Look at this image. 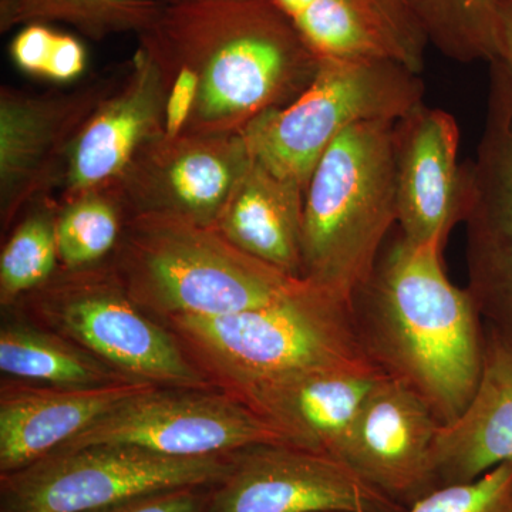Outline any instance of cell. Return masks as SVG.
<instances>
[{
	"mask_svg": "<svg viewBox=\"0 0 512 512\" xmlns=\"http://www.w3.org/2000/svg\"><path fill=\"white\" fill-rule=\"evenodd\" d=\"M353 322L370 362L409 387L443 424L476 392L485 323L467 288L447 278L443 248L397 235L353 295Z\"/></svg>",
	"mask_w": 512,
	"mask_h": 512,
	"instance_id": "obj_1",
	"label": "cell"
},
{
	"mask_svg": "<svg viewBox=\"0 0 512 512\" xmlns=\"http://www.w3.org/2000/svg\"><path fill=\"white\" fill-rule=\"evenodd\" d=\"M138 43L161 70L185 69L197 77L184 133H242L292 103L320 63L274 0L168 3Z\"/></svg>",
	"mask_w": 512,
	"mask_h": 512,
	"instance_id": "obj_2",
	"label": "cell"
},
{
	"mask_svg": "<svg viewBox=\"0 0 512 512\" xmlns=\"http://www.w3.org/2000/svg\"><path fill=\"white\" fill-rule=\"evenodd\" d=\"M396 121H369L336 138L303 204V279L352 303L397 225Z\"/></svg>",
	"mask_w": 512,
	"mask_h": 512,
	"instance_id": "obj_3",
	"label": "cell"
},
{
	"mask_svg": "<svg viewBox=\"0 0 512 512\" xmlns=\"http://www.w3.org/2000/svg\"><path fill=\"white\" fill-rule=\"evenodd\" d=\"M113 272L137 305L171 316H221L285 299L306 284L235 247L215 227L128 215Z\"/></svg>",
	"mask_w": 512,
	"mask_h": 512,
	"instance_id": "obj_4",
	"label": "cell"
},
{
	"mask_svg": "<svg viewBox=\"0 0 512 512\" xmlns=\"http://www.w3.org/2000/svg\"><path fill=\"white\" fill-rule=\"evenodd\" d=\"M171 320L224 376L234 399L309 370L372 363L360 345L352 303L308 281L261 308Z\"/></svg>",
	"mask_w": 512,
	"mask_h": 512,
	"instance_id": "obj_5",
	"label": "cell"
},
{
	"mask_svg": "<svg viewBox=\"0 0 512 512\" xmlns=\"http://www.w3.org/2000/svg\"><path fill=\"white\" fill-rule=\"evenodd\" d=\"M419 73L393 60L320 59L312 83L292 103L244 131L249 153L306 191L330 144L369 121H397L423 103Z\"/></svg>",
	"mask_w": 512,
	"mask_h": 512,
	"instance_id": "obj_6",
	"label": "cell"
},
{
	"mask_svg": "<svg viewBox=\"0 0 512 512\" xmlns=\"http://www.w3.org/2000/svg\"><path fill=\"white\" fill-rule=\"evenodd\" d=\"M232 456L170 457L119 444L57 451L0 476V512H87L157 491L217 485Z\"/></svg>",
	"mask_w": 512,
	"mask_h": 512,
	"instance_id": "obj_7",
	"label": "cell"
},
{
	"mask_svg": "<svg viewBox=\"0 0 512 512\" xmlns=\"http://www.w3.org/2000/svg\"><path fill=\"white\" fill-rule=\"evenodd\" d=\"M39 293V311L80 348L127 379L207 389L208 379L185 359L173 338L137 308L119 278L93 266L66 269Z\"/></svg>",
	"mask_w": 512,
	"mask_h": 512,
	"instance_id": "obj_8",
	"label": "cell"
},
{
	"mask_svg": "<svg viewBox=\"0 0 512 512\" xmlns=\"http://www.w3.org/2000/svg\"><path fill=\"white\" fill-rule=\"evenodd\" d=\"M467 289L487 328L512 345V72L490 63L483 131L464 164Z\"/></svg>",
	"mask_w": 512,
	"mask_h": 512,
	"instance_id": "obj_9",
	"label": "cell"
},
{
	"mask_svg": "<svg viewBox=\"0 0 512 512\" xmlns=\"http://www.w3.org/2000/svg\"><path fill=\"white\" fill-rule=\"evenodd\" d=\"M101 444L197 458L292 443L284 431L229 394L222 397L198 390L174 392L156 387L120 404L53 453Z\"/></svg>",
	"mask_w": 512,
	"mask_h": 512,
	"instance_id": "obj_10",
	"label": "cell"
},
{
	"mask_svg": "<svg viewBox=\"0 0 512 512\" xmlns=\"http://www.w3.org/2000/svg\"><path fill=\"white\" fill-rule=\"evenodd\" d=\"M342 458L292 444L245 448L212 487L208 512H400Z\"/></svg>",
	"mask_w": 512,
	"mask_h": 512,
	"instance_id": "obj_11",
	"label": "cell"
},
{
	"mask_svg": "<svg viewBox=\"0 0 512 512\" xmlns=\"http://www.w3.org/2000/svg\"><path fill=\"white\" fill-rule=\"evenodd\" d=\"M117 77L73 90H0V218L10 227L22 212L52 197L67 153Z\"/></svg>",
	"mask_w": 512,
	"mask_h": 512,
	"instance_id": "obj_12",
	"label": "cell"
},
{
	"mask_svg": "<svg viewBox=\"0 0 512 512\" xmlns=\"http://www.w3.org/2000/svg\"><path fill=\"white\" fill-rule=\"evenodd\" d=\"M252 157L242 133H181L141 148L116 192L126 217L164 214L215 227Z\"/></svg>",
	"mask_w": 512,
	"mask_h": 512,
	"instance_id": "obj_13",
	"label": "cell"
},
{
	"mask_svg": "<svg viewBox=\"0 0 512 512\" xmlns=\"http://www.w3.org/2000/svg\"><path fill=\"white\" fill-rule=\"evenodd\" d=\"M165 100L164 74L138 43L126 73L74 138L56 185L59 204L116 184L141 148L163 136Z\"/></svg>",
	"mask_w": 512,
	"mask_h": 512,
	"instance_id": "obj_14",
	"label": "cell"
},
{
	"mask_svg": "<svg viewBox=\"0 0 512 512\" xmlns=\"http://www.w3.org/2000/svg\"><path fill=\"white\" fill-rule=\"evenodd\" d=\"M460 128L446 110L421 103L394 124L397 227L413 245H439L463 222L464 164Z\"/></svg>",
	"mask_w": 512,
	"mask_h": 512,
	"instance_id": "obj_15",
	"label": "cell"
},
{
	"mask_svg": "<svg viewBox=\"0 0 512 512\" xmlns=\"http://www.w3.org/2000/svg\"><path fill=\"white\" fill-rule=\"evenodd\" d=\"M440 427L416 393L384 376L367 397L343 460L407 508L437 488L433 451Z\"/></svg>",
	"mask_w": 512,
	"mask_h": 512,
	"instance_id": "obj_16",
	"label": "cell"
},
{
	"mask_svg": "<svg viewBox=\"0 0 512 512\" xmlns=\"http://www.w3.org/2000/svg\"><path fill=\"white\" fill-rule=\"evenodd\" d=\"M384 376L373 363L325 367L265 384L237 400L284 431L293 446L343 460L367 397Z\"/></svg>",
	"mask_w": 512,
	"mask_h": 512,
	"instance_id": "obj_17",
	"label": "cell"
},
{
	"mask_svg": "<svg viewBox=\"0 0 512 512\" xmlns=\"http://www.w3.org/2000/svg\"><path fill=\"white\" fill-rule=\"evenodd\" d=\"M156 387L137 380L89 387L3 384L0 476L49 456L120 404Z\"/></svg>",
	"mask_w": 512,
	"mask_h": 512,
	"instance_id": "obj_18",
	"label": "cell"
},
{
	"mask_svg": "<svg viewBox=\"0 0 512 512\" xmlns=\"http://www.w3.org/2000/svg\"><path fill=\"white\" fill-rule=\"evenodd\" d=\"M433 461L437 488L512 461V345L487 326L476 392L456 420L440 427Z\"/></svg>",
	"mask_w": 512,
	"mask_h": 512,
	"instance_id": "obj_19",
	"label": "cell"
},
{
	"mask_svg": "<svg viewBox=\"0 0 512 512\" xmlns=\"http://www.w3.org/2000/svg\"><path fill=\"white\" fill-rule=\"evenodd\" d=\"M306 191L252 158L215 228L235 247L278 271L303 279Z\"/></svg>",
	"mask_w": 512,
	"mask_h": 512,
	"instance_id": "obj_20",
	"label": "cell"
},
{
	"mask_svg": "<svg viewBox=\"0 0 512 512\" xmlns=\"http://www.w3.org/2000/svg\"><path fill=\"white\" fill-rule=\"evenodd\" d=\"M319 59L393 60L423 69L417 52L369 0H274Z\"/></svg>",
	"mask_w": 512,
	"mask_h": 512,
	"instance_id": "obj_21",
	"label": "cell"
},
{
	"mask_svg": "<svg viewBox=\"0 0 512 512\" xmlns=\"http://www.w3.org/2000/svg\"><path fill=\"white\" fill-rule=\"evenodd\" d=\"M0 369L6 375L52 386L89 387L131 380L83 348L18 325L0 332Z\"/></svg>",
	"mask_w": 512,
	"mask_h": 512,
	"instance_id": "obj_22",
	"label": "cell"
},
{
	"mask_svg": "<svg viewBox=\"0 0 512 512\" xmlns=\"http://www.w3.org/2000/svg\"><path fill=\"white\" fill-rule=\"evenodd\" d=\"M165 3L160 0H0V33L30 23H63L99 40L123 33H146Z\"/></svg>",
	"mask_w": 512,
	"mask_h": 512,
	"instance_id": "obj_23",
	"label": "cell"
},
{
	"mask_svg": "<svg viewBox=\"0 0 512 512\" xmlns=\"http://www.w3.org/2000/svg\"><path fill=\"white\" fill-rule=\"evenodd\" d=\"M413 18L439 52L458 63L494 62L497 0H406Z\"/></svg>",
	"mask_w": 512,
	"mask_h": 512,
	"instance_id": "obj_24",
	"label": "cell"
},
{
	"mask_svg": "<svg viewBox=\"0 0 512 512\" xmlns=\"http://www.w3.org/2000/svg\"><path fill=\"white\" fill-rule=\"evenodd\" d=\"M59 205L42 198L25 211L0 254V302L12 305L26 293L45 286L55 276L56 220Z\"/></svg>",
	"mask_w": 512,
	"mask_h": 512,
	"instance_id": "obj_25",
	"label": "cell"
},
{
	"mask_svg": "<svg viewBox=\"0 0 512 512\" xmlns=\"http://www.w3.org/2000/svg\"><path fill=\"white\" fill-rule=\"evenodd\" d=\"M124 222L126 212L110 187L59 204L56 241L60 264L66 269L99 264L119 245Z\"/></svg>",
	"mask_w": 512,
	"mask_h": 512,
	"instance_id": "obj_26",
	"label": "cell"
},
{
	"mask_svg": "<svg viewBox=\"0 0 512 512\" xmlns=\"http://www.w3.org/2000/svg\"><path fill=\"white\" fill-rule=\"evenodd\" d=\"M9 56L20 72L60 86L79 80L89 66L83 40L46 23L19 28L10 40Z\"/></svg>",
	"mask_w": 512,
	"mask_h": 512,
	"instance_id": "obj_27",
	"label": "cell"
},
{
	"mask_svg": "<svg viewBox=\"0 0 512 512\" xmlns=\"http://www.w3.org/2000/svg\"><path fill=\"white\" fill-rule=\"evenodd\" d=\"M400 512H512V461L476 480L436 488Z\"/></svg>",
	"mask_w": 512,
	"mask_h": 512,
	"instance_id": "obj_28",
	"label": "cell"
},
{
	"mask_svg": "<svg viewBox=\"0 0 512 512\" xmlns=\"http://www.w3.org/2000/svg\"><path fill=\"white\" fill-rule=\"evenodd\" d=\"M212 487L198 485L157 491L87 512H208Z\"/></svg>",
	"mask_w": 512,
	"mask_h": 512,
	"instance_id": "obj_29",
	"label": "cell"
},
{
	"mask_svg": "<svg viewBox=\"0 0 512 512\" xmlns=\"http://www.w3.org/2000/svg\"><path fill=\"white\" fill-rule=\"evenodd\" d=\"M380 12L392 22L394 28L407 40L417 52L423 53L427 45L426 37L413 18L406 0H369Z\"/></svg>",
	"mask_w": 512,
	"mask_h": 512,
	"instance_id": "obj_30",
	"label": "cell"
},
{
	"mask_svg": "<svg viewBox=\"0 0 512 512\" xmlns=\"http://www.w3.org/2000/svg\"><path fill=\"white\" fill-rule=\"evenodd\" d=\"M497 59L512 72V0H497Z\"/></svg>",
	"mask_w": 512,
	"mask_h": 512,
	"instance_id": "obj_31",
	"label": "cell"
},
{
	"mask_svg": "<svg viewBox=\"0 0 512 512\" xmlns=\"http://www.w3.org/2000/svg\"><path fill=\"white\" fill-rule=\"evenodd\" d=\"M160 2L165 3V5H168V3L183 2V0H160Z\"/></svg>",
	"mask_w": 512,
	"mask_h": 512,
	"instance_id": "obj_32",
	"label": "cell"
}]
</instances>
